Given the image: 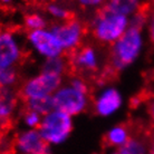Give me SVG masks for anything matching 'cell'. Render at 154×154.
Wrapping results in <instances>:
<instances>
[{"mask_svg": "<svg viewBox=\"0 0 154 154\" xmlns=\"http://www.w3.org/2000/svg\"><path fill=\"white\" fill-rule=\"evenodd\" d=\"M23 25L28 31L44 29V28H47V19L46 17H44L38 12H32L25 17Z\"/></svg>", "mask_w": 154, "mask_h": 154, "instance_id": "19", "label": "cell"}, {"mask_svg": "<svg viewBox=\"0 0 154 154\" xmlns=\"http://www.w3.org/2000/svg\"><path fill=\"white\" fill-rule=\"evenodd\" d=\"M63 77L57 74L42 70L23 83L20 95L25 100L53 96L63 85Z\"/></svg>", "mask_w": 154, "mask_h": 154, "instance_id": "5", "label": "cell"}, {"mask_svg": "<svg viewBox=\"0 0 154 154\" xmlns=\"http://www.w3.org/2000/svg\"><path fill=\"white\" fill-rule=\"evenodd\" d=\"M152 140H153V145H154V133H153V136H152Z\"/></svg>", "mask_w": 154, "mask_h": 154, "instance_id": "30", "label": "cell"}, {"mask_svg": "<svg viewBox=\"0 0 154 154\" xmlns=\"http://www.w3.org/2000/svg\"><path fill=\"white\" fill-rule=\"evenodd\" d=\"M18 72L16 68H0V87L15 88L18 82Z\"/></svg>", "mask_w": 154, "mask_h": 154, "instance_id": "20", "label": "cell"}, {"mask_svg": "<svg viewBox=\"0 0 154 154\" xmlns=\"http://www.w3.org/2000/svg\"><path fill=\"white\" fill-rule=\"evenodd\" d=\"M23 51L19 37L9 30H0V68H16Z\"/></svg>", "mask_w": 154, "mask_h": 154, "instance_id": "8", "label": "cell"}, {"mask_svg": "<svg viewBox=\"0 0 154 154\" xmlns=\"http://www.w3.org/2000/svg\"><path fill=\"white\" fill-rule=\"evenodd\" d=\"M1 132H2V131L0 130V143H1Z\"/></svg>", "mask_w": 154, "mask_h": 154, "instance_id": "29", "label": "cell"}, {"mask_svg": "<svg viewBox=\"0 0 154 154\" xmlns=\"http://www.w3.org/2000/svg\"><path fill=\"white\" fill-rule=\"evenodd\" d=\"M130 139H131L130 132L127 130V127L124 125H115L111 127L105 134L106 144L115 149H119L121 146H123Z\"/></svg>", "mask_w": 154, "mask_h": 154, "instance_id": "14", "label": "cell"}, {"mask_svg": "<svg viewBox=\"0 0 154 154\" xmlns=\"http://www.w3.org/2000/svg\"><path fill=\"white\" fill-rule=\"evenodd\" d=\"M144 46L141 29L128 27L124 35L112 45L109 62L114 72H122L133 65L140 57Z\"/></svg>", "mask_w": 154, "mask_h": 154, "instance_id": "2", "label": "cell"}, {"mask_svg": "<svg viewBox=\"0 0 154 154\" xmlns=\"http://www.w3.org/2000/svg\"><path fill=\"white\" fill-rule=\"evenodd\" d=\"M130 27V18L102 8L92 20L91 29L97 42L113 45Z\"/></svg>", "mask_w": 154, "mask_h": 154, "instance_id": "3", "label": "cell"}, {"mask_svg": "<svg viewBox=\"0 0 154 154\" xmlns=\"http://www.w3.org/2000/svg\"><path fill=\"white\" fill-rule=\"evenodd\" d=\"M73 128V116L58 109H53L51 112L42 116L38 131L49 146H57L68 140Z\"/></svg>", "mask_w": 154, "mask_h": 154, "instance_id": "4", "label": "cell"}, {"mask_svg": "<svg viewBox=\"0 0 154 154\" xmlns=\"http://www.w3.org/2000/svg\"><path fill=\"white\" fill-rule=\"evenodd\" d=\"M42 116L38 113L27 109L23 115V123L26 128H38L42 123Z\"/></svg>", "mask_w": 154, "mask_h": 154, "instance_id": "21", "label": "cell"}, {"mask_svg": "<svg viewBox=\"0 0 154 154\" xmlns=\"http://www.w3.org/2000/svg\"><path fill=\"white\" fill-rule=\"evenodd\" d=\"M27 42L31 49L44 59H50L64 55V50L50 28L28 31Z\"/></svg>", "mask_w": 154, "mask_h": 154, "instance_id": "6", "label": "cell"}, {"mask_svg": "<svg viewBox=\"0 0 154 154\" xmlns=\"http://www.w3.org/2000/svg\"><path fill=\"white\" fill-rule=\"evenodd\" d=\"M123 106V96L114 86H105L94 100V111L100 117H111Z\"/></svg>", "mask_w": 154, "mask_h": 154, "instance_id": "10", "label": "cell"}, {"mask_svg": "<svg viewBox=\"0 0 154 154\" xmlns=\"http://www.w3.org/2000/svg\"><path fill=\"white\" fill-rule=\"evenodd\" d=\"M16 154H51L50 146L47 144L38 128H25L16 135L14 141Z\"/></svg>", "mask_w": 154, "mask_h": 154, "instance_id": "9", "label": "cell"}, {"mask_svg": "<svg viewBox=\"0 0 154 154\" xmlns=\"http://www.w3.org/2000/svg\"><path fill=\"white\" fill-rule=\"evenodd\" d=\"M151 117H152V119H153L154 122V100L153 103H152V105H151Z\"/></svg>", "mask_w": 154, "mask_h": 154, "instance_id": "25", "label": "cell"}, {"mask_svg": "<svg viewBox=\"0 0 154 154\" xmlns=\"http://www.w3.org/2000/svg\"><path fill=\"white\" fill-rule=\"evenodd\" d=\"M67 66H68V63L64 58V56H59V57L50 58V59H44L42 70H46V72L64 76L65 72L67 70Z\"/></svg>", "mask_w": 154, "mask_h": 154, "instance_id": "16", "label": "cell"}, {"mask_svg": "<svg viewBox=\"0 0 154 154\" xmlns=\"http://www.w3.org/2000/svg\"><path fill=\"white\" fill-rule=\"evenodd\" d=\"M12 2V0H0L1 5H10Z\"/></svg>", "mask_w": 154, "mask_h": 154, "instance_id": "26", "label": "cell"}, {"mask_svg": "<svg viewBox=\"0 0 154 154\" xmlns=\"http://www.w3.org/2000/svg\"><path fill=\"white\" fill-rule=\"evenodd\" d=\"M119 154H147L146 144L143 142L142 140L131 137L123 146L117 149Z\"/></svg>", "mask_w": 154, "mask_h": 154, "instance_id": "18", "label": "cell"}, {"mask_svg": "<svg viewBox=\"0 0 154 154\" xmlns=\"http://www.w3.org/2000/svg\"><path fill=\"white\" fill-rule=\"evenodd\" d=\"M50 29L58 40L64 53L75 51L78 49L85 35L83 23L76 19L56 23Z\"/></svg>", "mask_w": 154, "mask_h": 154, "instance_id": "7", "label": "cell"}, {"mask_svg": "<svg viewBox=\"0 0 154 154\" xmlns=\"http://www.w3.org/2000/svg\"><path fill=\"white\" fill-rule=\"evenodd\" d=\"M34 1L37 2V4H39V5H44V4L48 5L50 2V0H34Z\"/></svg>", "mask_w": 154, "mask_h": 154, "instance_id": "24", "label": "cell"}, {"mask_svg": "<svg viewBox=\"0 0 154 154\" xmlns=\"http://www.w3.org/2000/svg\"><path fill=\"white\" fill-rule=\"evenodd\" d=\"M142 7V0H107L104 8L125 17H132Z\"/></svg>", "mask_w": 154, "mask_h": 154, "instance_id": "13", "label": "cell"}, {"mask_svg": "<svg viewBox=\"0 0 154 154\" xmlns=\"http://www.w3.org/2000/svg\"><path fill=\"white\" fill-rule=\"evenodd\" d=\"M147 154H154V145H153V147H151L150 150H149Z\"/></svg>", "mask_w": 154, "mask_h": 154, "instance_id": "27", "label": "cell"}, {"mask_svg": "<svg viewBox=\"0 0 154 154\" xmlns=\"http://www.w3.org/2000/svg\"><path fill=\"white\" fill-rule=\"evenodd\" d=\"M152 1H153V2H154V0H152Z\"/></svg>", "mask_w": 154, "mask_h": 154, "instance_id": "32", "label": "cell"}, {"mask_svg": "<svg viewBox=\"0 0 154 154\" xmlns=\"http://www.w3.org/2000/svg\"><path fill=\"white\" fill-rule=\"evenodd\" d=\"M72 65L79 72L93 73L96 72L100 67V55L95 48L85 46L73 51L72 55Z\"/></svg>", "mask_w": 154, "mask_h": 154, "instance_id": "12", "label": "cell"}, {"mask_svg": "<svg viewBox=\"0 0 154 154\" xmlns=\"http://www.w3.org/2000/svg\"><path fill=\"white\" fill-rule=\"evenodd\" d=\"M19 105V96L15 88L0 87V130L4 131L11 123Z\"/></svg>", "mask_w": 154, "mask_h": 154, "instance_id": "11", "label": "cell"}, {"mask_svg": "<svg viewBox=\"0 0 154 154\" xmlns=\"http://www.w3.org/2000/svg\"><path fill=\"white\" fill-rule=\"evenodd\" d=\"M79 6L85 9H97L103 8L106 5L107 0H77Z\"/></svg>", "mask_w": 154, "mask_h": 154, "instance_id": "22", "label": "cell"}, {"mask_svg": "<svg viewBox=\"0 0 154 154\" xmlns=\"http://www.w3.org/2000/svg\"><path fill=\"white\" fill-rule=\"evenodd\" d=\"M146 26H147V31H149V37H150L151 42L154 44V9L151 10Z\"/></svg>", "mask_w": 154, "mask_h": 154, "instance_id": "23", "label": "cell"}, {"mask_svg": "<svg viewBox=\"0 0 154 154\" xmlns=\"http://www.w3.org/2000/svg\"><path fill=\"white\" fill-rule=\"evenodd\" d=\"M0 154H8V153H5V152H0Z\"/></svg>", "mask_w": 154, "mask_h": 154, "instance_id": "31", "label": "cell"}, {"mask_svg": "<svg viewBox=\"0 0 154 154\" xmlns=\"http://www.w3.org/2000/svg\"><path fill=\"white\" fill-rule=\"evenodd\" d=\"M109 154H119V151L115 150V151H113V152H111Z\"/></svg>", "mask_w": 154, "mask_h": 154, "instance_id": "28", "label": "cell"}, {"mask_svg": "<svg viewBox=\"0 0 154 154\" xmlns=\"http://www.w3.org/2000/svg\"><path fill=\"white\" fill-rule=\"evenodd\" d=\"M26 102V108L38 113L42 116L46 115L54 109L53 104V96L40 97V98H34V100H25Z\"/></svg>", "mask_w": 154, "mask_h": 154, "instance_id": "15", "label": "cell"}, {"mask_svg": "<svg viewBox=\"0 0 154 154\" xmlns=\"http://www.w3.org/2000/svg\"><path fill=\"white\" fill-rule=\"evenodd\" d=\"M89 88L81 77H74L63 84L53 95L54 109H58L70 116L82 114L88 107Z\"/></svg>", "mask_w": 154, "mask_h": 154, "instance_id": "1", "label": "cell"}, {"mask_svg": "<svg viewBox=\"0 0 154 154\" xmlns=\"http://www.w3.org/2000/svg\"><path fill=\"white\" fill-rule=\"evenodd\" d=\"M46 12L50 18L55 19L57 23H63L66 20L72 19L70 11L62 4L58 2H49L46 6Z\"/></svg>", "mask_w": 154, "mask_h": 154, "instance_id": "17", "label": "cell"}]
</instances>
